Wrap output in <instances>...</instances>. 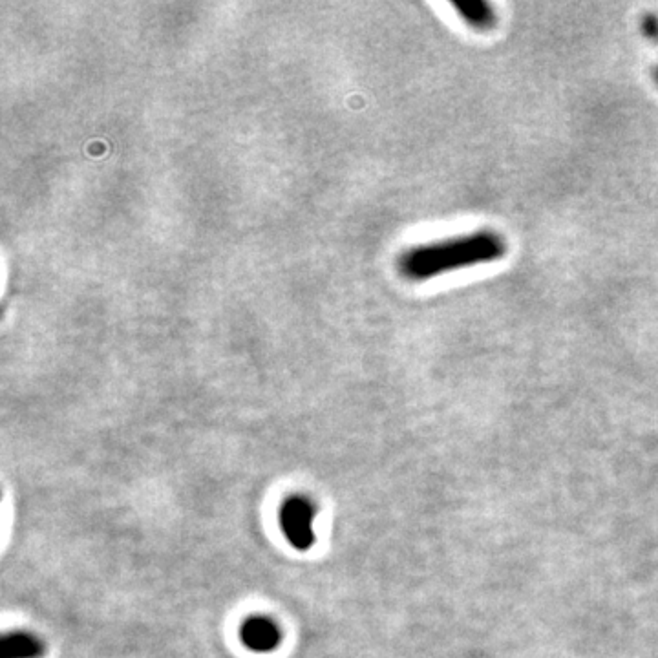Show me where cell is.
Returning <instances> with one entry per match:
<instances>
[{"mask_svg": "<svg viewBox=\"0 0 658 658\" xmlns=\"http://www.w3.org/2000/svg\"><path fill=\"white\" fill-rule=\"evenodd\" d=\"M505 253L507 244L498 233L476 231L408 249L399 258V271L408 280L419 282L465 267L496 262Z\"/></svg>", "mask_w": 658, "mask_h": 658, "instance_id": "1", "label": "cell"}, {"mask_svg": "<svg viewBox=\"0 0 658 658\" xmlns=\"http://www.w3.org/2000/svg\"><path fill=\"white\" fill-rule=\"evenodd\" d=\"M315 507L304 496H293L287 499L280 509V527L297 551H308L315 543Z\"/></svg>", "mask_w": 658, "mask_h": 658, "instance_id": "2", "label": "cell"}, {"mask_svg": "<svg viewBox=\"0 0 658 658\" xmlns=\"http://www.w3.org/2000/svg\"><path fill=\"white\" fill-rule=\"evenodd\" d=\"M240 637L245 648L256 651V653H269L280 646V629L273 620L266 616H253L245 620Z\"/></svg>", "mask_w": 658, "mask_h": 658, "instance_id": "3", "label": "cell"}, {"mask_svg": "<svg viewBox=\"0 0 658 658\" xmlns=\"http://www.w3.org/2000/svg\"><path fill=\"white\" fill-rule=\"evenodd\" d=\"M2 658H39L43 655V644L39 638L28 633H8L2 638Z\"/></svg>", "mask_w": 658, "mask_h": 658, "instance_id": "4", "label": "cell"}]
</instances>
